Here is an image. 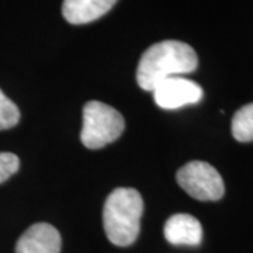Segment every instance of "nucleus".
<instances>
[{
	"label": "nucleus",
	"mask_w": 253,
	"mask_h": 253,
	"mask_svg": "<svg viewBox=\"0 0 253 253\" xmlns=\"http://www.w3.org/2000/svg\"><path fill=\"white\" fill-rule=\"evenodd\" d=\"M232 135L239 142L253 141V103L238 110L232 118Z\"/></svg>",
	"instance_id": "nucleus-9"
},
{
	"label": "nucleus",
	"mask_w": 253,
	"mask_h": 253,
	"mask_svg": "<svg viewBox=\"0 0 253 253\" xmlns=\"http://www.w3.org/2000/svg\"><path fill=\"white\" fill-rule=\"evenodd\" d=\"M117 0H63L62 14L71 24H87L103 17Z\"/></svg>",
	"instance_id": "nucleus-8"
},
{
	"label": "nucleus",
	"mask_w": 253,
	"mask_h": 253,
	"mask_svg": "<svg viewBox=\"0 0 253 253\" xmlns=\"http://www.w3.org/2000/svg\"><path fill=\"white\" fill-rule=\"evenodd\" d=\"M177 183L193 199L217 201L222 199L225 186L218 170L210 163L193 161L186 163L176 174Z\"/></svg>",
	"instance_id": "nucleus-4"
},
{
	"label": "nucleus",
	"mask_w": 253,
	"mask_h": 253,
	"mask_svg": "<svg viewBox=\"0 0 253 253\" xmlns=\"http://www.w3.org/2000/svg\"><path fill=\"white\" fill-rule=\"evenodd\" d=\"M163 234L172 245L197 246L203 239V228L199 219L190 214H174L166 221Z\"/></svg>",
	"instance_id": "nucleus-7"
},
{
	"label": "nucleus",
	"mask_w": 253,
	"mask_h": 253,
	"mask_svg": "<svg viewBox=\"0 0 253 253\" xmlns=\"http://www.w3.org/2000/svg\"><path fill=\"white\" fill-rule=\"evenodd\" d=\"M126 121L120 111L101 101H87L83 107L82 144L89 149H100L120 138Z\"/></svg>",
	"instance_id": "nucleus-3"
},
{
	"label": "nucleus",
	"mask_w": 253,
	"mask_h": 253,
	"mask_svg": "<svg viewBox=\"0 0 253 253\" xmlns=\"http://www.w3.org/2000/svg\"><path fill=\"white\" fill-rule=\"evenodd\" d=\"M61 235L46 222H38L18 238L16 253H61Z\"/></svg>",
	"instance_id": "nucleus-6"
},
{
	"label": "nucleus",
	"mask_w": 253,
	"mask_h": 253,
	"mask_svg": "<svg viewBox=\"0 0 253 253\" xmlns=\"http://www.w3.org/2000/svg\"><path fill=\"white\" fill-rule=\"evenodd\" d=\"M199 58L186 42L168 40L149 46L136 68V82L141 89L152 91L163 81L191 73L197 69Z\"/></svg>",
	"instance_id": "nucleus-1"
},
{
	"label": "nucleus",
	"mask_w": 253,
	"mask_h": 253,
	"mask_svg": "<svg viewBox=\"0 0 253 253\" xmlns=\"http://www.w3.org/2000/svg\"><path fill=\"white\" fill-rule=\"evenodd\" d=\"M20 121V110L11 100L0 90V131L17 126Z\"/></svg>",
	"instance_id": "nucleus-10"
},
{
	"label": "nucleus",
	"mask_w": 253,
	"mask_h": 253,
	"mask_svg": "<svg viewBox=\"0 0 253 253\" xmlns=\"http://www.w3.org/2000/svg\"><path fill=\"white\" fill-rule=\"evenodd\" d=\"M156 104L165 110H176L196 104L203 99V89L196 82L183 76H173L159 83L154 90Z\"/></svg>",
	"instance_id": "nucleus-5"
},
{
	"label": "nucleus",
	"mask_w": 253,
	"mask_h": 253,
	"mask_svg": "<svg viewBox=\"0 0 253 253\" xmlns=\"http://www.w3.org/2000/svg\"><path fill=\"white\" fill-rule=\"evenodd\" d=\"M20 168V161L17 155L11 152H0V183L6 181L17 172Z\"/></svg>",
	"instance_id": "nucleus-11"
},
{
	"label": "nucleus",
	"mask_w": 253,
	"mask_h": 253,
	"mask_svg": "<svg viewBox=\"0 0 253 253\" xmlns=\"http://www.w3.org/2000/svg\"><path fill=\"white\" fill-rule=\"evenodd\" d=\"M144 212V200L135 189L113 190L103 208L106 235L116 246H129L136 241Z\"/></svg>",
	"instance_id": "nucleus-2"
}]
</instances>
